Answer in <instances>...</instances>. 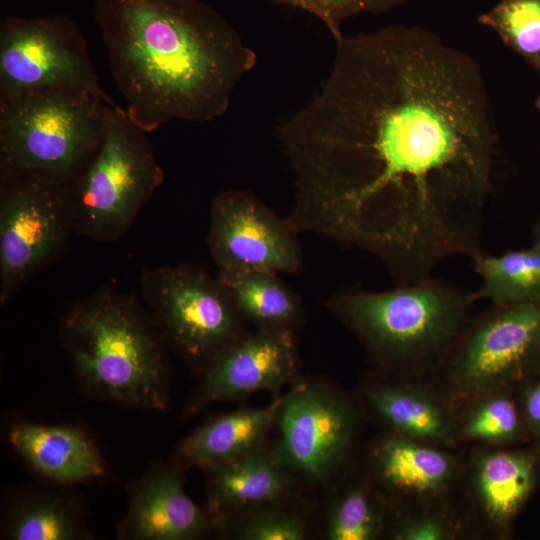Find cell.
<instances>
[{"mask_svg": "<svg viewBox=\"0 0 540 540\" xmlns=\"http://www.w3.org/2000/svg\"><path fill=\"white\" fill-rule=\"evenodd\" d=\"M540 75V0H501L478 17Z\"/></svg>", "mask_w": 540, "mask_h": 540, "instance_id": "obj_24", "label": "cell"}, {"mask_svg": "<svg viewBox=\"0 0 540 540\" xmlns=\"http://www.w3.org/2000/svg\"><path fill=\"white\" fill-rule=\"evenodd\" d=\"M285 396L277 395L265 407L241 409L208 420L177 445L174 461L205 470L262 447L276 424Z\"/></svg>", "mask_w": 540, "mask_h": 540, "instance_id": "obj_17", "label": "cell"}, {"mask_svg": "<svg viewBox=\"0 0 540 540\" xmlns=\"http://www.w3.org/2000/svg\"><path fill=\"white\" fill-rule=\"evenodd\" d=\"M237 311L244 321L257 328H284L294 331L301 320L299 297L278 274L262 271H217Z\"/></svg>", "mask_w": 540, "mask_h": 540, "instance_id": "obj_19", "label": "cell"}, {"mask_svg": "<svg viewBox=\"0 0 540 540\" xmlns=\"http://www.w3.org/2000/svg\"><path fill=\"white\" fill-rule=\"evenodd\" d=\"M164 179L147 132L110 106L101 143L70 182L73 227L99 241L121 237Z\"/></svg>", "mask_w": 540, "mask_h": 540, "instance_id": "obj_6", "label": "cell"}, {"mask_svg": "<svg viewBox=\"0 0 540 540\" xmlns=\"http://www.w3.org/2000/svg\"><path fill=\"white\" fill-rule=\"evenodd\" d=\"M60 337L90 396L148 410L167 408V344L134 297L105 289L74 302L62 316Z\"/></svg>", "mask_w": 540, "mask_h": 540, "instance_id": "obj_3", "label": "cell"}, {"mask_svg": "<svg viewBox=\"0 0 540 540\" xmlns=\"http://www.w3.org/2000/svg\"><path fill=\"white\" fill-rule=\"evenodd\" d=\"M110 106L91 93L65 89L0 99V175L70 183L97 151Z\"/></svg>", "mask_w": 540, "mask_h": 540, "instance_id": "obj_5", "label": "cell"}, {"mask_svg": "<svg viewBox=\"0 0 540 540\" xmlns=\"http://www.w3.org/2000/svg\"><path fill=\"white\" fill-rule=\"evenodd\" d=\"M183 468L176 461L155 463L132 484L121 538L190 540L204 534L212 520L184 491Z\"/></svg>", "mask_w": 540, "mask_h": 540, "instance_id": "obj_14", "label": "cell"}, {"mask_svg": "<svg viewBox=\"0 0 540 540\" xmlns=\"http://www.w3.org/2000/svg\"><path fill=\"white\" fill-rule=\"evenodd\" d=\"M451 535L450 528L437 517H420L402 524L395 533L399 540H443Z\"/></svg>", "mask_w": 540, "mask_h": 540, "instance_id": "obj_29", "label": "cell"}, {"mask_svg": "<svg viewBox=\"0 0 540 540\" xmlns=\"http://www.w3.org/2000/svg\"><path fill=\"white\" fill-rule=\"evenodd\" d=\"M476 298L429 276L392 290L347 289L328 309L382 366H415L451 353L471 322Z\"/></svg>", "mask_w": 540, "mask_h": 540, "instance_id": "obj_4", "label": "cell"}, {"mask_svg": "<svg viewBox=\"0 0 540 540\" xmlns=\"http://www.w3.org/2000/svg\"><path fill=\"white\" fill-rule=\"evenodd\" d=\"M141 297L165 343L201 372L245 334L220 279L197 267L146 269Z\"/></svg>", "mask_w": 540, "mask_h": 540, "instance_id": "obj_7", "label": "cell"}, {"mask_svg": "<svg viewBox=\"0 0 540 540\" xmlns=\"http://www.w3.org/2000/svg\"><path fill=\"white\" fill-rule=\"evenodd\" d=\"M375 412L396 433L421 442H439L451 435V423L444 409L423 392L394 386L368 391Z\"/></svg>", "mask_w": 540, "mask_h": 540, "instance_id": "obj_22", "label": "cell"}, {"mask_svg": "<svg viewBox=\"0 0 540 540\" xmlns=\"http://www.w3.org/2000/svg\"><path fill=\"white\" fill-rule=\"evenodd\" d=\"M306 522L297 513L269 509L242 522L233 535L243 540H302Z\"/></svg>", "mask_w": 540, "mask_h": 540, "instance_id": "obj_28", "label": "cell"}, {"mask_svg": "<svg viewBox=\"0 0 540 540\" xmlns=\"http://www.w3.org/2000/svg\"><path fill=\"white\" fill-rule=\"evenodd\" d=\"M297 370L294 331L257 328L243 334L202 374L196 392L185 407L193 416L211 404L269 391L277 395Z\"/></svg>", "mask_w": 540, "mask_h": 540, "instance_id": "obj_13", "label": "cell"}, {"mask_svg": "<svg viewBox=\"0 0 540 540\" xmlns=\"http://www.w3.org/2000/svg\"><path fill=\"white\" fill-rule=\"evenodd\" d=\"M297 233L246 190L226 189L211 204L208 244L217 271L298 273Z\"/></svg>", "mask_w": 540, "mask_h": 540, "instance_id": "obj_10", "label": "cell"}, {"mask_svg": "<svg viewBox=\"0 0 540 540\" xmlns=\"http://www.w3.org/2000/svg\"><path fill=\"white\" fill-rule=\"evenodd\" d=\"M9 442L30 467L59 484L84 482L105 471L92 439L75 427L22 422L11 429Z\"/></svg>", "mask_w": 540, "mask_h": 540, "instance_id": "obj_16", "label": "cell"}, {"mask_svg": "<svg viewBox=\"0 0 540 540\" xmlns=\"http://www.w3.org/2000/svg\"><path fill=\"white\" fill-rule=\"evenodd\" d=\"M536 246L540 248V216L536 221L535 227H534V242Z\"/></svg>", "mask_w": 540, "mask_h": 540, "instance_id": "obj_31", "label": "cell"}, {"mask_svg": "<svg viewBox=\"0 0 540 540\" xmlns=\"http://www.w3.org/2000/svg\"><path fill=\"white\" fill-rule=\"evenodd\" d=\"M481 286L473 292L476 300L493 304L540 302V248L510 250L499 255L482 251L472 257Z\"/></svg>", "mask_w": 540, "mask_h": 540, "instance_id": "obj_21", "label": "cell"}, {"mask_svg": "<svg viewBox=\"0 0 540 540\" xmlns=\"http://www.w3.org/2000/svg\"><path fill=\"white\" fill-rule=\"evenodd\" d=\"M353 407L319 383L298 384L286 393L272 450L277 462L315 482L326 481L345 459L355 434Z\"/></svg>", "mask_w": 540, "mask_h": 540, "instance_id": "obj_12", "label": "cell"}, {"mask_svg": "<svg viewBox=\"0 0 540 540\" xmlns=\"http://www.w3.org/2000/svg\"><path fill=\"white\" fill-rule=\"evenodd\" d=\"M0 301L59 253L73 227L70 183L0 175Z\"/></svg>", "mask_w": 540, "mask_h": 540, "instance_id": "obj_9", "label": "cell"}, {"mask_svg": "<svg viewBox=\"0 0 540 540\" xmlns=\"http://www.w3.org/2000/svg\"><path fill=\"white\" fill-rule=\"evenodd\" d=\"M457 390L473 394L517 377L540 360V302L493 304L453 348Z\"/></svg>", "mask_w": 540, "mask_h": 540, "instance_id": "obj_11", "label": "cell"}, {"mask_svg": "<svg viewBox=\"0 0 540 540\" xmlns=\"http://www.w3.org/2000/svg\"><path fill=\"white\" fill-rule=\"evenodd\" d=\"M277 134L297 232L367 251L395 286L481 252L498 135L479 64L435 33L343 34L320 90Z\"/></svg>", "mask_w": 540, "mask_h": 540, "instance_id": "obj_1", "label": "cell"}, {"mask_svg": "<svg viewBox=\"0 0 540 540\" xmlns=\"http://www.w3.org/2000/svg\"><path fill=\"white\" fill-rule=\"evenodd\" d=\"M272 2L306 11L318 18L333 38L344 34V22L363 13L383 14L409 0H270Z\"/></svg>", "mask_w": 540, "mask_h": 540, "instance_id": "obj_27", "label": "cell"}, {"mask_svg": "<svg viewBox=\"0 0 540 540\" xmlns=\"http://www.w3.org/2000/svg\"><path fill=\"white\" fill-rule=\"evenodd\" d=\"M536 477V459L527 452H492L475 469V489L487 516L508 524L530 494Z\"/></svg>", "mask_w": 540, "mask_h": 540, "instance_id": "obj_20", "label": "cell"}, {"mask_svg": "<svg viewBox=\"0 0 540 540\" xmlns=\"http://www.w3.org/2000/svg\"><path fill=\"white\" fill-rule=\"evenodd\" d=\"M374 463L381 480L407 494H432L450 482L455 463L447 454L398 433L376 446Z\"/></svg>", "mask_w": 540, "mask_h": 540, "instance_id": "obj_18", "label": "cell"}, {"mask_svg": "<svg viewBox=\"0 0 540 540\" xmlns=\"http://www.w3.org/2000/svg\"><path fill=\"white\" fill-rule=\"evenodd\" d=\"M207 473L206 510L217 524L238 511L279 500L296 480L273 452L262 447L204 470Z\"/></svg>", "mask_w": 540, "mask_h": 540, "instance_id": "obj_15", "label": "cell"}, {"mask_svg": "<svg viewBox=\"0 0 540 540\" xmlns=\"http://www.w3.org/2000/svg\"><path fill=\"white\" fill-rule=\"evenodd\" d=\"M6 532L14 540H75L86 536L74 504L53 494L29 495L8 515Z\"/></svg>", "mask_w": 540, "mask_h": 540, "instance_id": "obj_23", "label": "cell"}, {"mask_svg": "<svg viewBox=\"0 0 540 540\" xmlns=\"http://www.w3.org/2000/svg\"><path fill=\"white\" fill-rule=\"evenodd\" d=\"M524 415L530 430L540 435V381L532 385L525 393Z\"/></svg>", "mask_w": 540, "mask_h": 540, "instance_id": "obj_30", "label": "cell"}, {"mask_svg": "<svg viewBox=\"0 0 540 540\" xmlns=\"http://www.w3.org/2000/svg\"><path fill=\"white\" fill-rule=\"evenodd\" d=\"M381 528V517L363 487L348 490L333 506L327 521L330 540H372Z\"/></svg>", "mask_w": 540, "mask_h": 540, "instance_id": "obj_25", "label": "cell"}, {"mask_svg": "<svg viewBox=\"0 0 540 540\" xmlns=\"http://www.w3.org/2000/svg\"><path fill=\"white\" fill-rule=\"evenodd\" d=\"M539 364H540V360H539Z\"/></svg>", "mask_w": 540, "mask_h": 540, "instance_id": "obj_33", "label": "cell"}, {"mask_svg": "<svg viewBox=\"0 0 540 540\" xmlns=\"http://www.w3.org/2000/svg\"><path fill=\"white\" fill-rule=\"evenodd\" d=\"M49 89L76 90L118 104L102 88L79 26L66 15L0 20V99Z\"/></svg>", "mask_w": 540, "mask_h": 540, "instance_id": "obj_8", "label": "cell"}, {"mask_svg": "<svg viewBox=\"0 0 540 540\" xmlns=\"http://www.w3.org/2000/svg\"><path fill=\"white\" fill-rule=\"evenodd\" d=\"M536 106L540 110V96L536 100Z\"/></svg>", "mask_w": 540, "mask_h": 540, "instance_id": "obj_32", "label": "cell"}, {"mask_svg": "<svg viewBox=\"0 0 540 540\" xmlns=\"http://www.w3.org/2000/svg\"><path fill=\"white\" fill-rule=\"evenodd\" d=\"M94 17L129 117L147 133L221 117L256 62L239 32L201 0H95Z\"/></svg>", "mask_w": 540, "mask_h": 540, "instance_id": "obj_2", "label": "cell"}, {"mask_svg": "<svg viewBox=\"0 0 540 540\" xmlns=\"http://www.w3.org/2000/svg\"><path fill=\"white\" fill-rule=\"evenodd\" d=\"M521 422L514 402L502 394L481 399L468 414L463 432L471 439L505 442L517 437Z\"/></svg>", "mask_w": 540, "mask_h": 540, "instance_id": "obj_26", "label": "cell"}]
</instances>
